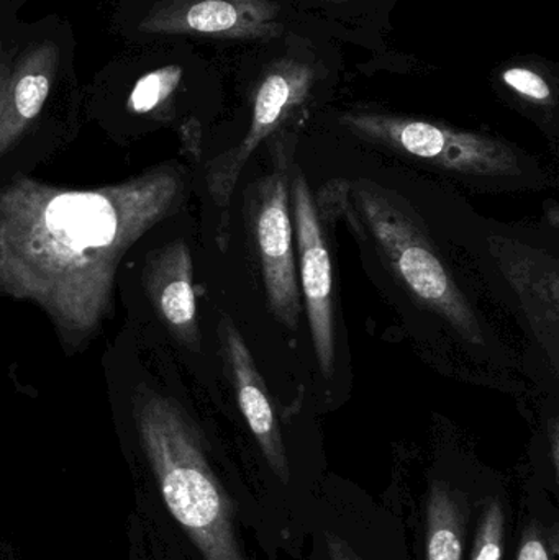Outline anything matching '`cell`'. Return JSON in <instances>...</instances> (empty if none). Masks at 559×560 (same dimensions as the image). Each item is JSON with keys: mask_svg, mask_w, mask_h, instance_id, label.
<instances>
[{"mask_svg": "<svg viewBox=\"0 0 559 560\" xmlns=\"http://www.w3.org/2000/svg\"><path fill=\"white\" fill-rule=\"evenodd\" d=\"M74 35L59 16L22 22L0 88V158L42 118L62 82L74 78Z\"/></svg>", "mask_w": 559, "mask_h": 560, "instance_id": "4", "label": "cell"}, {"mask_svg": "<svg viewBox=\"0 0 559 560\" xmlns=\"http://www.w3.org/2000/svg\"><path fill=\"white\" fill-rule=\"evenodd\" d=\"M291 171V161L281 148L271 173L252 186L249 222L269 310L294 331L301 322L302 300L295 265Z\"/></svg>", "mask_w": 559, "mask_h": 560, "instance_id": "8", "label": "cell"}, {"mask_svg": "<svg viewBox=\"0 0 559 560\" xmlns=\"http://www.w3.org/2000/svg\"><path fill=\"white\" fill-rule=\"evenodd\" d=\"M28 0H0V23L19 20V10Z\"/></svg>", "mask_w": 559, "mask_h": 560, "instance_id": "19", "label": "cell"}, {"mask_svg": "<svg viewBox=\"0 0 559 560\" xmlns=\"http://www.w3.org/2000/svg\"><path fill=\"white\" fill-rule=\"evenodd\" d=\"M180 194L171 166L95 189L15 177L0 187V295L35 303L66 345H82L110 315L125 256Z\"/></svg>", "mask_w": 559, "mask_h": 560, "instance_id": "1", "label": "cell"}, {"mask_svg": "<svg viewBox=\"0 0 559 560\" xmlns=\"http://www.w3.org/2000/svg\"><path fill=\"white\" fill-rule=\"evenodd\" d=\"M307 551H304V556H302L299 560H327L325 559L324 549H322L321 542L315 536H307V546H305Z\"/></svg>", "mask_w": 559, "mask_h": 560, "instance_id": "20", "label": "cell"}, {"mask_svg": "<svg viewBox=\"0 0 559 560\" xmlns=\"http://www.w3.org/2000/svg\"><path fill=\"white\" fill-rule=\"evenodd\" d=\"M514 506L511 490L489 476L476 506L468 560H505L514 536Z\"/></svg>", "mask_w": 559, "mask_h": 560, "instance_id": "15", "label": "cell"}, {"mask_svg": "<svg viewBox=\"0 0 559 560\" xmlns=\"http://www.w3.org/2000/svg\"><path fill=\"white\" fill-rule=\"evenodd\" d=\"M104 69L124 81L125 114L160 124L174 117L176 97L186 79L183 62L167 58L163 49L141 45L140 51L115 59Z\"/></svg>", "mask_w": 559, "mask_h": 560, "instance_id": "14", "label": "cell"}, {"mask_svg": "<svg viewBox=\"0 0 559 560\" xmlns=\"http://www.w3.org/2000/svg\"><path fill=\"white\" fill-rule=\"evenodd\" d=\"M133 415L161 499L197 560H281L248 483L220 472L202 431L176 400L143 388Z\"/></svg>", "mask_w": 559, "mask_h": 560, "instance_id": "2", "label": "cell"}, {"mask_svg": "<svg viewBox=\"0 0 559 560\" xmlns=\"http://www.w3.org/2000/svg\"><path fill=\"white\" fill-rule=\"evenodd\" d=\"M489 476L439 460L426 480L419 505L416 560H468L476 506Z\"/></svg>", "mask_w": 559, "mask_h": 560, "instance_id": "9", "label": "cell"}, {"mask_svg": "<svg viewBox=\"0 0 559 560\" xmlns=\"http://www.w3.org/2000/svg\"><path fill=\"white\" fill-rule=\"evenodd\" d=\"M112 25L137 46L180 36L242 38L269 32L275 10L263 0H117Z\"/></svg>", "mask_w": 559, "mask_h": 560, "instance_id": "7", "label": "cell"}, {"mask_svg": "<svg viewBox=\"0 0 559 560\" xmlns=\"http://www.w3.org/2000/svg\"><path fill=\"white\" fill-rule=\"evenodd\" d=\"M308 535L327 560H416L403 510L338 476H325Z\"/></svg>", "mask_w": 559, "mask_h": 560, "instance_id": "5", "label": "cell"}, {"mask_svg": "<svg viewBox=\"0 0 559 560\" xmlns=\"http://www.w3.org/2000/svg\"><path fill=\"white\" fill-rule=\"evenodd\" d=\"M312 71L295 62L284 61L275 66L263 79L253 104L252 125L243 140L232 150L219 154L207 167V187L217 209L222 213L219 238L229 226V207L240 176L259 144L268 140L289 115L305 101L312 88Z\"/></svg>", "mask_w": 559, "mask_h": 560, "instance_id": "10", "label": "cell"}, {"mask_svg": "<svg viewBox=\"0 0 559 560\" xmlns=\"http://www.w3.org/2000/svg\"><path fill=\"white\" fill-rule=\"evenodd\" d=\"M340 121L364 140L450 173L476 177H512L522 173L517 151L486 135L368 112L343 115Z\"/></svg>", "mask_w": 559, "mask_h": 560, "instance_id": "6", "label": "cell"}, {"mask_svg": "<svg viewBox=\"0 0 559 560\" xmlns=\"http://www.w3.org/2000/svg\"><path fill=\"white\" fill-rule=\"evenodd\" d=\"M20 19L15 22L0 23V88L9 71L10 59H12L13 46H15L16 30Z\"/></svg>", "mask_w": 559, "mask_h": 560, "instance_id": "18", "label": "cell"}, {"mask_svg": "<svg viewBox=\"0 0 559 560\" xmlns=\"http://www.w3.org/2000/svg\"><path fill=\"white\" fill-rule=\"evenodd\" d=\"M514 560H559L558 500L538 482L522 492Z\"/></svg>", "mask_w": 559, "mask_h": 560, "instance_id": "16", "label": "cell"}, {"mask_svg": "<svg viewBox=\"0 0 559 560\" xmlns=\"http://www.w3.org/2000/svg\"><path fill=\"white\" fill-rule=\"evenodd\" d=\"M291 207L299 252V289L304 296L318 369L331 377L335 365L334 275L314 194L298 166L291 171Z\"/></svg>", "mask_w": 559, "mask_h": 560, "instance_id": "11", "label": "cell"}, {"mask_svg": "<svg viewBox=\"0 0 559 560\" xmlns=\"http://www.w3.org/2000/svg\"><path fill=\"white\" fill-rule=\"evenodd\" d=\"M141 285L167 331L184 348L199 352V316L189 245L176 240L153 249L141 271Z\"/></svg>", "mask_w": 559, "mask_h": 560, "instance_id": "13", "label": "cell"}, {"mask_svg": "<svg viewBox=\"0 0 559 560\" xmlns=\"http://www.w3.org/2000/svg\"><path fill=\"white\" fill-rule=\"evenodd\" d=\"M488 249L511 285L522 312L555 372L559 371V265L544 249L491 235Z\"/></svg>", "mask_w": 559, "mask_h": 560, "instance_id": "12", "label": "cell"}, {"mask_svg": "<svg viewBox=\"0 0 559 560\" xmlns=\"http://www.w3.org/2000/svg\"><path fill=\"white\" fill-rule=\"evenodd\" d=\"M351 194L364 229L407 292L463 341L476 348L485 346V331L471 302L416 220L387 190L370 180L351 184Z\"/></svg>", "mask_w": 559, "mask_h": 560, "instance_id": "3", "label": "cell"}, {"mask_svg": "<svg viewBox=\"0 0 559 560\" xmlns=\"http://www.w3.org/2000/svg\"><path fill=\"white\" fill-rule=\"evenodd\" d=\"M505 84L511 85L515 92L524 95V97L532 98L537 102H550L551 89L544 78L531 69L512 68L502 74Z\"/></svg>", "mask_w": 559, "mask_h": 560, "instance_id": "17", "label": "cell"}]
</instances>
